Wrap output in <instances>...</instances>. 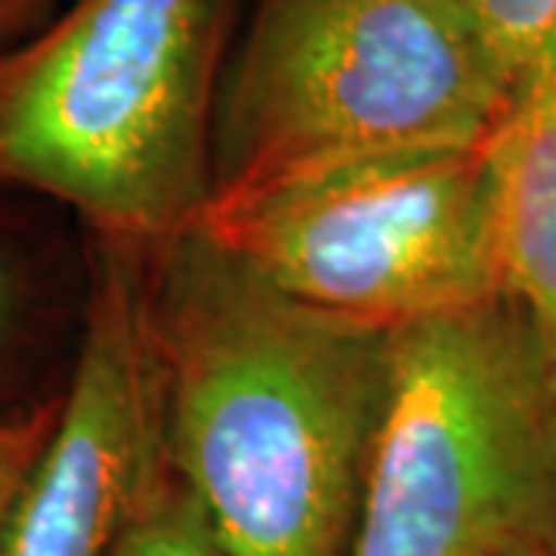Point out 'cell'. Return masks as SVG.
<instances>
[{"label":"cell","instance_id":"cell-1","mask_svg":"<svg viewBox=\"0 0 556 556\" xmlns=\"http://www.w3.org/2000/svg\"><path fill=\"white\" fill-rule=\"evenodd\" d=\"M167 473L229 556H350L383 328L278 291L199 226L149 254Z\"/></svg>","mask_w":556,"mask_h":556},{"label":"cell","instance_id":"cell-2","mask_svg":"<svg viewBox=\"0 0 556 556\" xmlns=\"http://www.w3.org/2000/svg\"><path fill=\"white\" fill-rule=\"evenodd\" d=\"M236 0H68L0 56V186L155 254L214 199Z\"/></svg>","mask_w":556,"mask_h":556},{"label":"cell","instance_id":"cell-3","mask_svg":"<svg viewBox=\"0 0 556 556\" xmlns=\"http://www.w3.org/2000/svg\"><path fill=\"white\" fill-rule=\"evenodd\" d=\"M514 84L457 0H257L219 84L214 195L479 146Z\"/></svg>","mask_w":556,"mask_h":556},{"label":"cell","instance_id":"cell-4","mask_svg":"<svg viewBox=\"0 0 556 556\" xmlns=\"http://www.w3.org/2000/svg\"><path fill=\"white\" fill-rule=\"evenodd\" d=\"M350 556H556V356L514 300L390 334Z\"/></svg>","mask_w":556,"mask_h":556},{"label":"cell","instance_id":"cell-5","mask_svg":"<svg viewBox=\"0 0 556 556\" xmlns=\"http://www.w3.org/2000/svg\"><path fill=\"white\" fill-rule=\"evenodd\" d=\"M199 229L288 298L383 331L501 298L485 142L217 192Z\"/></svg>","mask_w":556,"mask_h":556},{"label":"cell","instance_id":"cell-6","mask_svg":"<svg viewBox=\"0 0 556 556\" xmlns=\"http://www.w3.org/2000/svg\"><path fill=\"white\" fill-rule=\"evenodd\" d=\"M164 477L149 254L97 239L72 380L7 514L0 556H112Z\"/></svg>","mask_w":556,"mask_h":556},{"label":"cell","instance_id":"cell-7","mask_svg":"<svg viewBox=\"0 0 556 556\" xmlns=\"http://www.w3.org/2000/svg\"><path fill=\"white\" fill-rule=\"evenodd\" d=\"M497 291L556 356V35L519 72L485 139Z\"/></svg>","mask_w":556,"mask_h":556},{"label":"cell","instance_id":"cell-8","mask_svg":"<svg viewBox=\"0 0 556 556\" xmlns=\"http://www.w3.org/2000/svg\"><path fill=\"white\" fill-rule=\"evenodd\" d=\"M112 556H229L170 473L142 501Z\"/></svg>","mask_w":556,"mask_h":556},{"label":"cell","instance_id":"cell-9","mask_svg":"<svg viewBox=\"0 0 556 556\" xmlns=\"http://www.w3.org/2000/svg\"><path fill=\"white\" fill-rule=\"evenodd\" d=\"M501 65L519 72L556 35V0H457Z\"/></svg>","mask_w":556,"mask_h":556},{"label":"cell","instance_id":"cell-10","mask_svg":"<svg viewBox=\"0 0 556 556\" xmlns=\"http://www.w3.org/2000/svg\"><path fill=\"white\" fill-rule=\"evenodd\" d=\"M62 396L0 412V532L22 482L56 427Z\"/></svg>","mask_w":556,"mask_h":556},{"label":"cell","instance_id":"cell-11","mask_svg":"<svg viewBox=\"0 0 556 556\" xmlns=\"http://www.w3.org/2000/svg\"><path fill=\"white\" fill-rule=\"evenodd\" d=\"M56 0H0V56L25 40Z\"/></svg>","mask_w":556,"mask_h":556},{"label":"cell","instance_id":"cell-12","mask_svg":"<svg viewBox=\"0 0 556 556\" xmlns=\"http://www.w3.org/2000/svg\"><path fill=\"white\" fill-rule=\"evenodd\" d=\"M7 313H10V281H7V273L0 269V331H3Z\"/></svg>","mask_w":556,"mask_h":556}]
</instances>
